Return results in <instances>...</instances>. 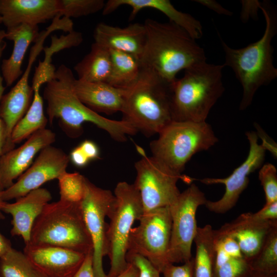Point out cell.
Instances as JSON below:
<instances>
[{"label": "cell", "mask_w": 277, "mask_h": 277, "mask_svg": "<svg viewBox=\"0 0 277 277\" xmlns=\"http://www.w3.org/2000/svg\"><path fill=\"white\" fill-rule=\"evenodd\" d=\"M24 253L37 272L45 277H72L86 254L52 246L25 245Z\"/></svg>", "instance_id": "15"}, {"label": "cell", "mask_w": 277, "mask_h": 277, "mask_svg": "<svg viewBox=\"0 0 277 277\" xmlns=\"http://www.w3.org/2000/svg\"><path fill=\"white\" fill-rule=\"evenodd\" d=\"M126 259L127 263L132 264L137 268L138 277H161L159 270L142 255L127 252Z\"/></svg>", "instance_id": "34"}, {"label": "cell", "mask_w": 277, "mask_h": 277, "mask_svg": "<svg viewBox=\"0 0 277 277\" xmlns=\"http://www.w3.org/2000/svg\"><path fill=\"white\" fill-rule=\"evenodd\" d=\"M194 1L220 15L231 16L233 14L231 11L226 9L214 0H195Z\"/></svg>", "instance_id": "40"}, {"label": "cell", "mask_w": 277, "mask_h": 277, "mask_svg": "<svg viewBox=\"0 0 277 277\" xmlns=\"http://www.w3.org/2000/svg\"><path fill=\"white\" fill-rule=\"evenodd\" d=\"M95 43L108 50L131 54L140 58L146 41L144 24L136 23L121 28L100 23L94 31Z\"/></svg>", "instance_id": "21"}, {"label": "cell", "mask_w": 277, "mask_h": 277, "mask_svg": "<svg viewBox=\"0 0 277 277\" xmlns=\"http://www.w3.org/2000/svg\"><path fill=\"white\" fill-rule=\"evenodd\" d=\"M55 140V133L44 128L32 134L20 147L3 154L0 157V189L11 186L31 165L35 156Z\"/></svg>", "instance_id": "17"}, {"label": "cell", "mask_w": 277, "mask_h": 277, "mask_svg": "<svg viewBox=\"0 0 277 277\" xmlns=\"http://www.w3.org/2000/svg\"><path fill=\"white\" fill-rule=\"evenodd\" d=\"M146 41L140 57L141 66L151 69L170 82L177 74L206 61L204 49L183 28L169 22L147 18Z\"/></svg>", "instance_id": "2"}, {"label": "cell", "mask_w": 277, "mask_h": 277, "mask_svg": "<svg viewBox=\"0 0 277 277\" xmlns=\"http://www.w3.org/2000/svg\"><path fill=\"white\" fill-rule=\"evenodd\" d=\"M213 230L209 224L197 228L193 241L196 248L193 257L194 277H214L215 253Z\"/></svg>", "instance_id": "27"}, {"label": "cell", "mask_w": 277, "mask_h": 277, "mask_svg": "<svg viewBox=\"0 0 277 277\" xmlns=\"http://www.w3.org/2000/svg\"><path fill=\"white\" fill-rule=\"evenodd\" d=\"M252 271L249 262L244 256H231L214 266V277H245Z\"/></svg>", "instance_id": "32"}, {"label": "cell", "mask_w": 277, "mask_h": 277, "mask_svg": "<svg viewBox=\"0 0 277 277\" xmlns=\"http://www.w3.org/2000/svg\"><path fill=\"white\" fill-rule=\"evenodd\" d=\"M92 259L93 252L86 254L82 265L72 277H94Z\"/></svg>", "instance_id": "39"}, {"label": "cell", "mask_w": 277, "mask_h": 277, "mask_svg": "<svg viewBox=\"0 0 277 277\" xmlns=\"http://www.w3.org/2000/svg\"><path fill=\"white\" fill-rule=\"evenodd\" d=\"M83 37L81 32L74 30L68 33L66 35H61L57 37L56 35L51 36V43L49 46L56 53L66 48L77 47L83 42Z\"/></svg>", "instance_id": "35"}, {"label": "cell", "mask_w": 277, "mask_h": 277, "mask_svg": "<svg viewBox=\"0 0 277 277\" xmlns=\"http://www.w3.org/2000/svg\"><path fill=\"white\" fill-rule=\"evenodd\" d=\"M73 88L79 100L98 113L111 114L122 111L126 90L106 83H90L78 79L74 81Z\"/></svg>", "instance_id": "23"}, {"label": "cell", "mask_w": 277, "mask_h": 277, "mask_svg": "<svg viewBox=\"0 0 277 277\" xmlns=\"http://www.w3.org/2000/svg\"><path fill=\"white\" fill-rule=\"evenodd\" d=\"M52 57L45 56L43 61H39L35 67L32 79L33 97L31 105L23 117L14 128L11 142L15 144L28 138L35 132L46 128L48 122L44 112L43 100L40 94V88L43 84L51 80L56 70L51 63Z\"/></svg>", "instance_id": "18"}, {"label": "cell", "mask_w": 277, "mask_h": 277, "mask_svg": "<svg viewBox=\"0 0 277 277\" xmlns=\"http://www.w3.org/2000/svg\"><path fill=\"white\" fill-rule=\"evenodd\" d=\"M250 264L252 271L266 274H277V226L270 232Z\"/></svg>", "instance_id": "28"}, {"label": "cell", "mask_w": 277, "mask_h": 277, "mask_svg": "<svg viewBox=\"0 0 277 277\" xmlns=\"http://www.w3.org/2000/svg\"><path fill=\"white\" fill-rule=\"evenodd\" d=\"M60 17L78 18L103 10L105 3L103 0H60Z\"/></svg>", "instance_id": "31"}, {"label": "cell", "mask_w": 277, "mask_h": 277, "mask_svg": "<svg viewBox=\"0 0 277 277\" xmlns=\"http://www.w3.org/2000/svg\"><path fill=\"white\" fill-rule=\"evenodd\" d=\"M69 158L73 165L77 167H85L90 162L79 146L76 147L71 151Z\"/></svg>", "instance_id": "41"}, {"label": "cell", "mask_w": 277, "mask_h": 277, "mask_svg": "<svg viewBox=\"0 0 277 277\" xmlns=\"http://www.w3.org/2000/svg\"><path fill=\"white\" fill-rule=\"evenodd\" d=\"M1 277H38L24 252L13 248L0 258Z\"/></svg>", "instance_id": "29"}, {"label": "cell", "mask_w": 277, "mask_h": 277, "mask_svg": "<svg viewBox=\"0 0 277 277\" xmlns=\"http://www.w3.org/2000/svg\"><path fill=\"white\" fill-rule=\"evenodd\" d=\"M138 226L132 229L127 252L148 259L162 273L169 262L171 219L169 207L144 213Z\"/></svg>", "instance_id": "9"}, {"label": "cell", "mask_w": 277, "mask_h": 277, "mask_svg": "<svg viewBox=\"0 0 277 277\" xmlns=\"http://www.w3.org/2000/svg\"><path fill=\"white\" fill-rule=\"evenodd\" d=\"M40 35L37 25L22 24L7 29L5 38L13 42L10 56L2 61V76L7 87L10 86L23 74L22 65L26 52L31 43Z\"/></svg>", "instance_id": "24"}, {"label": "cell", "mask_w": 277, "mask_h": 277, "mask_svg": "<svg viewBox=\"0 0 277 277\" xmlns=\"http://www.w3.org/2000/svg\"><path fill=\"white\" fill-rule=\"evenodd\" d=\"M3 78L0 72V102L5 87L3 84ZM4 145V128L3 123L0 116V157L3 154V147Z\"/></svg>", "instance_id": "42"}, {"label": "cell", "mask_w": 277, "mask_h": 277, "mask_svg": "<svg viewBox=\"0 0 277 277\" xmlns=\"http://www.w3.org/2000/svg\"><path fill=\"white\" fill-rule=\"evenodd\" d=\"M69 161V156L61 149L52 145L46 147L17 181L2 191V200L17 199L39 188L46 182L57 179L66 171Z\"/></svg>", "instance_id": "14"}, {"label": "cell", "mask_w": 277, "mask_h": 277, "mask_svg": "<svg viewBox=\"0 0 277 277\" xmlns=\"http://www.w3.org/2000/svg\"><path fill=\"white\" fill-rule=\"evenodd\" d=\"M162 273L164 277H194L193 257L180 266L168 264Z\"/></svg>", "instance_id": "36"}, {"label": "cell", "mask_w": 277, "mask_h": 277, "mask_svg": "<svg viewBox=\"0 0 277 277\" xmlns=\"http://www.w3.org/2000/svg\"><path fill=\"white\" fill-rule=\"evenodd\" d=\"M259 179L265 192V205L277 201V170L275 167L270 163L262 165L259 172Z\"/></svg>", "instance_id": "33"}, {"label": "cell", "mask_w": 277, "mask_h": 277, "mask_svg": "<svg viewBox=\"0 0 277 277\" xmlns=\"http://www.w3.org/2000/svg\"><path fill=\"white\" fill-rule=\"evenodd\" d=\"M78 146L89 161L100 159L99 148L93 141L85 140Z\"/></svg>", "instance_id": "38"}, {"label": "cell", "mask_w": 277, "mask_h": 277, "mask_svg": "<svg viewBox=\"0 0 277 277\" xmlns=\"http://www.w3.org/2000/svg\"><path fill=\"white\" fill-rule=\"evenodd\" d=\"M109 50L95 43L90 52L75 65L78 80L90 83H107L111 71Z\"/></svg>", "instance_id": "25"}, {"label": "cell", "mask_w": 277, "mask_h": 277, "mask_svg": "<svg viewBox=\"0 0 277 277\" xmlns=\"http://www.w3.org/2000/svg\"><path fill=\"white\" fill-rule=\"evenodd\" d=\"M245 277H277V274H266L252 271L251 273H250Z\"/></svg>", "instance_id": "45"}, {"label": "cell", "mask_w": 277, "mask_h": 277, "mask_svg": "<svg viewBox=\"0 0 277 277\" xmlns=\"http://www.w3.org/2000/svg\"><path fill=\"white\" fill-rule=\"evenodd\" d=\"M158 134L150 144L152 156L179 174L194 154L209 149L218 142L206 122L172 121Z\"/></svg>", "instance_id": "7"}, {"label": "cell", "mask_w": 277, "mask_h": 277, "mask_svg": "<svg viewBox=\"0 0 277 277\" xmlns=\"http://www.w3.org/2000/svg\"><path fill=\"white\" fill-rule=\"evenodd\" d=\"M51 199V194L48 190L39 188L16 199L14 203L4 202L2 212L12 217L11 235L21 236L25 245L29 244L34 222Z\"/></svg>", "instance_id": "20"}, {"label": "cell", "mask_w": 277, "mask_h": 277, "mask_svg": "<svg viewBox=\"0 0 277 277\" xmlns=\"http://www.w3.org/2000/svg\"><path fill=\"white\" fill-rule=\"evenodd\" d=\"M276 226L277 220L266 221L259 211L243 213L217 230L233 238L244 256L250 263L261 249L270 232Z\"/></svg>", "instance_id": "16"}, {"label": "cell", "mask_w": 277, "mask_h": 277, "mask_svg": "<svg viewBox=\"0 0 277 277\" xmlns=\"http://www.w3.org/2000/svg\"><path fill=\"white\" fill-rule=\"evenodd\" d=\"M116 205L106 233L110 268L107 277H115L126 268V256L132 226L144 214L138 191L133 184L118 182L114 191Z\"/></svg>", "instance_id": "8"}, {"label": "cell", "mask_w": 277, "mask_h": 277, "mask_svg": "<svg viewBox=\"0 0 277 277\" xmlns=\"http://www.w3.org/2000/svg\"><path fill=\"white\" fill-rule=\"evenodd\" d=\"M142 154V157L134 165L136 176L133 184L140 193L145 213L170 206L181 193L177 186L178 180L187 179L153 157L147 156L143 152Z\"/></svg>", "instance_id": "11"}, {"label": "cell", "mask_w": 277, "mask_h": 277, "mask_svg": "<svg viewBox=\"0 0 277 277\" xmlns=\"http://www.w3.org/2000/svg\"><path fill=\"white\" fill-rule=\"evenodd\" d=\"M260 9L266 22L262 37L247 46L234 49L229 47L219 33L225 53L224 67L231 68L243 88L239 109L244 110L250 105L256 91L269 84L277 77V69L273 61V47L271 41L277 32L276 11L264 1Z\"/></svg>", "instance_id": "3"}, {"label": "cell", "mask_w": 277, "mask_h": 277, "mask_svg": "<svg viewBox=\"0 0 277 277\" xmlns=\"http://www.w3.org/2000/svg\"><path fill=\"white\" fill-rule=\"evenodd\" d=\"M86 178L78 172L62 173L58 178L60 189V200L80 203L85 192Z\"/></svg>", "instance_id": "30"}, {"label": "cell", "mask_w": 277, "mask_h": 277, "mask_svg": "<svg viewBox=\"0 0 277 277\" xmlns=\"http://www.w3.org/2000/svg\"><path fill=\"white\" fill-rule=\"evenodd\" d=\"M0 277H1V275H0Z\"/></svg>", "instance_id": "49"}, {"label": "cell", "mask_w": 277, "mask_h": 277, "mask_svg": "<svg viewBox=\"0 0 277 277\" xmlns=\"http://www.w3.org/2000/svg\"><path fill=\"white\" fill-rule=\"evenodd\" d=\"M223 64L204 62L184 70L172 85V121L202 123L223 94Z\"/></svg>", "instance_id": "5"}, {"label": "cell", "mask_w": 277, "mask_h": 277, "mask_svg": "<svg viewBox=\"0 0 277 277\" xmlns=\"http://www.w3.org/2000/svg\"><path fill=\"white\" fill-rule=\"evenodd\" d=\"M115 277H138V272L135 266L128 263L124 271Z\"/></svg>", "instance_id": "43"}, {"label": "cell", "mask_w": 277, "mask_h": 277, "mask_svg": "<svg viewBox=\"0 0 277 277\" xmlns=\"http://www.w3.org/2000/svg\"><path fill=\"white\" fill-rule=\"evenodd\" d=\"M116 205V197L109 190L98 187L86 178L84 196L80 203L83 217L93 245L94 277H107L103 259L107 254L106 217L109 218Z\"/></svg>", "instance_id": "12"}, {"label": "cell", "mask_w": 277, "mask_h": 277, "mask_svg": "<svg viewBox=\"0 0 277 277\" xmlns=\"http://www.w3.org/2000/svg\"><path fill=\"white\" fill-rule=\"evenodd\" d=\"M2 23V17L0 16V24Z\"/></svg>", "instance_id": "48"}, {"label": "cell", "mask_w": 277, "mask_h": 277, "mask_svg": "<svg viewBox=\"0 0 277 277\" xmlns=\"http://www.w3.org/2000/svg\"><path fill=\"white\" fill-rule=\"evenodd\" d=\"M172 83L142 67L136 83L125 91L123 120L146 136L158 134L172 121Z\"/></svg>", "instance_id": "4"}, {"label": "cell", "mask_w": 277, "mask_h": 277, "mask_svg": "<svg viewBox=\"0 0 277 277\" xmlns=\"http://www.w3.org/2000/svg\"><path fill=\"white\" fill-rule=\"evenodd\" d=\"M38 277H45V276H44L43 274L39 273L38 272Z\"/></svg>", "instance_id": "47"}, {"label": "cell", "mask_w": 277, "mask_h": 277, "mask_svg": "<svg viewBox=\"0 0 277 277\" xmlns=\"http://www.w3.org/2000/svg\"><path fill=\"white\" fill-rule=\"evenodd\" d=\"M249 143V150L245 161L225 178H204L198 180L206 185L222 184L225 191L216 201L207 200L205 207L210 211L222 214L232 209L236 204L242 192L249 183V175L263 165L265 149L258 143V136L253 131L246 134Z\"/></svg>", "instance_id": "13"}, {"label": "cell", "mask_w": 277, "mask_h": 277, "mask_svg": "<svg viewBox=\"0 0 277 277\" xmlns=\"http://www.w3.org/2000/svg\"><path fill=\"white\" fill-rule=\"evenodd\" d=\"M242 10L241 19L243 22H247L250 17H258V11L261 2L258 1H241Z\"/></svg>", "instance_id": "37"}, {"label": "cell", "mask_w": 277, "mask_h": 277, "mask_svg": "<svg viewBox=\"0 0 277 277\" xmlns=\"http://www.w3.org/2000/svg\"><path fill=\"white\" fill-rule=\"evenodd\" d=\"M2 191L1 189H0V219H3L5 218V216L4 215H3V214L2 213V205H3V203H4V201H3L2 199V197H1V193H2Z\"/></svg>", "instance_id": "46"}, {"label": "cell", "mask_w": 277, "mask_h": 277, "mask_svg": "<svg viewBox=\"0 0 277 277\" xmlns=\"http://www.w3.org/2000/svg\"><path fill=\"white\" fill-rule=\"evenodd\" d=\"M12 248L10 241L0 232V258Z\"/></svg>", "instance_id": "44"}, {"label": "cell", "mask_w": 277, "mask_h": 277, "mask_svg": "<svg viewBox=\"0 0 277 277\" xmlns=\"http://www.w3.org/2000/svg\"><path fill=\"white\" fill-rule=\"evenodd\" d=\"M80 203L61 200L47 203L34 222L28 244L60 247L85 254L93 252Z\"/></svg>", "instance_id": "6"}, {"label": "cell", "mask_w": 277, "mask_h": 277, "mask_svg": "<svg viewBox=\"0 0 277 277\" xmlns=\"http://www.w3.org/2000/svg\"><path fill=\"white\" fill-rule=\"evenodd\" d=\"M207 200L204 193L192 184L169 206L171 229L168 258L170 264L184 263L192 258L191 246L198 228L196 213Z\"/></svg>", "instance_id": "10"}, {"label": "cell", "mask_w": 277, "mask_h": 277, "mask_svg": "<svg viewBox=\"0 0 277 277\" xmlns=\"http://www.w3.org/2000/svg\"><path fill=\"white\" fill-rule=\"evenodd\" d=\"M75 78L64 64L55 70L53 77L46 83L43 97L47 102L46 112L52 124L55 118L65 133L72 138L80 136L85 122L93 124L106 131L114 140L124 142L128 135H134L136 129L128 122L106 118L84 105L73 88Z\"/></svg>", "instance_id": "1"}, {"label": "cell", "mask_w": 277, "mask_h": 277, "mask_svg": "<svg viewBox=\"0 0 277 277\" xmlns=\"http://www.w3.org/2000/svg\"><path fill=\"white\" fill-rule=\"evenodd\" d=\"M111 66L107 83L117 88L127 90L138 78L142 66L140 58L131 54L109 50Z\"/></svg>", "instance_id": "26"}, {"label": "cell", "mask_w": 277, "mask_h": 277, "mask_svg": "<svg viewBox=\"0 0 277 277\" xmlns=\"http://www.w3.org/2000/svg\"><path fill=\"white\" fill-rule=\"evenodd\" d=\"M126 5L132 8L129 20H132L141 10L145 8L156 9L174 23L185 30L194 39L203 35L201 22L191 15L177 10L169 0H109L105 3L103 14L111 13L120 6Z\"/></svg>", "instance_id": "22"}, {"label": "cell", "mask_w": 277, "mask_h": 277, "mask_svg": "<svg viewBox=\"0 0 277 277\" xmlns=\"http://www.w3.org/2000/svg\"><path fill=\"white\" fill-rule=\"evenodd\" d=\"M60 11V0H0V16L7 29L22 24L38 26Z\"/></svg>", "instance_id": "19"}]
</instances>
